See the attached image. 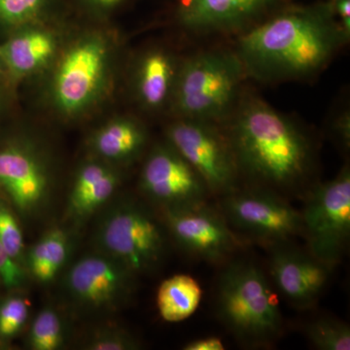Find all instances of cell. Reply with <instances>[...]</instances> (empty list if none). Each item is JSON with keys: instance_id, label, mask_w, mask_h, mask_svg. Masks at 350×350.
<instances>
[{"instance_id": "obj_25", "label": "cell", "mask_w": 350, "mask_h": 350, "mask_svg": "<svg viewBox=\"0 0 350 350\" xmlns=\"http://www.w3.org/2000/svg\"><path fill=\"white\" fill-rule=\"evenodd\" d=\"M50 4L51 0H0V22L22 27L36 24Z\"/></svg>"}, {"instance_id": "obj_10", "label": "cell", "mask_w": 350, "mask_h": 350, "mask_svg": "<svg viewBox=\"0 0 350 350\" xmlns=\"http://www.w3.org/2000/svg\"><path fill=\"white\" fill-rule=\"evenodd\" d=\"M135 273L105 253L85 255L70 267L64 287L71 304L86 313L118 310L131 300Z\"/></svg>"}, {"instance_id": "obj_1", "label": "cell", "mask_w": 350, "mask_h": 350, "mask_svg": "<svg viewBox=\"0 0 350 350\" xmlns=\"http://www.w3.org/2000/svg\"><path fill=\"white\" fill-rule=\"evenodd\" d=\"M239 34L246 76L268 83L315 75L349 42L328 1L287 4Z\"/></svg>"}, {"instance_id": "obj_28", "label": "cell", "mask_w": 350, "mask_h": 350, "mask_svg": "<svg viewBox=\"0 0 350 350\" xmlns=\"http://www.w3.org/2000/svg\"><path fill=\"white\" fill-rule=\"evenodd\" d=\"M25 278V269L6 254L0 243V282L9 289H19Z\"/></svg>"}, {"instance_id": "obj_32", "label": "cell", "mask_w": 350, "mask_h": 350, "mask_svg": "<svg viewBox=\"0 0 350 350\" xmlns=\"http://www.w3.org/2000/svg\"><path fill=\"white\" fill-rule=\"evenodd\" d=\"M82 1L96 12L105 14L117 10L126 3V0H82Z\"/></svg>"}, {"instance_id": "obj_21", "label": "cell", "mask_w": 350, "mask_h": 350, "mask_svg": "<svg viewBox=\"0 0 350 350\" xmlns=\"http://www.w3.org/2000/svg\"><path fill=\"white\" fill-rule=\"evenodd\" d=\"M202 295V288L192 276H170L161 283L157 293L161 317L170 323L189 319L199 308Z\"/></svg>"}, {"instance_id": "obj_24", "label": "cell", "mask_w": 350, "mask_h": 350, "mask_svg": "<svg viewBox=\"0 0 350 350\" xmlns=\"http://www.w3.org/2000/svg\"><path fill=\"white\" fill-rule=\"evenodd\" d=\"M0 243L13 261L25 269V243L17 215L5 200L0 198Z\"/></svg>"}, {"instance_id": "obj_31", "label": "cell", "mask_w": 350, "mask_h": 350, "mask_svg": "<svg viewBox=\"0 0 350 350\" xmlns=\"http://www.w3.org/2000/svg\"><path fill=\"white\" fill-rule=\"evenodd\" d=\"M184 350H224L222 340L217 337L199 338L189 342L183 347Z\"/></svg>"}, {"instance_id": "obj_9", "label": "cell", "mask_w": 350, "mask_h": 350, "mask_svg": "<svg viewBox=\"0 0 350 350\" xmlns=\"http://www.w3.org/2000/svg\"><path fill=\"white\" fill-rule=\"evenodd\" d=\"M221 208L226 220L262 243L276 246L303 234L300 211L271 189L237 188L223 196Z\"/></svg>"}, {"instance_id": "obj_23", "label": "cell", "mask_w": 350, "mask_h": 350, "mask_svg": "<svg viewBox=\"0 0 350 350\" xmlns=\"http://www.w3.org/2000/svg\"><path fill=\"white\" fill-rule=\"evenodd\" d=\"M306 336L317 349L349 350L350 328L347 323L332 317H319L310 322Z\"/></svg>"}, {"instance_id": "obj_5", "label": "cell", "mask_w": 350, "mask_h": 350, "mask_svg": "<svg viewBox=\"0 0 350 350\" xmlns=\"http://www.w3.org/2000/svg\"><path fill=\"white\" fill-rule=\"evenodd\" d=\"M94 238L100 252L137 275L154 271L167 248L163 226L148 209L131 200H120L108 209Z\"/></svg>"}, {"instance_id": "obj_19", "label": "cell", "mask_w": 350, "mask_h": 350, "mask_svg": "<svg viewBox=\"0 0 350 350\" xmlns=\"http://www.w3.org/2000/svg\"><path fill=\"white\" fill-rule=\"evenodd\" d=\"M147 131L137 120L123 117L101 126L90 139V148L98 160L126 163L135 160L147 144Z\"/></svg>"}, {"instance_id": "obj_8", "label": "cell", "mask_w": 350, "mask_h": 350, "mask_svg": "<svg viewBox=\"0 0 350 350\" xmlns=\"http://www.w3.org/2000/svg\"><path fill=\"white\" fill-rule=\"evenodd\" d=\"M301 214L308 252L335 267L350 236L349 167L313 189Z\"/></svg>"}, {"instance_id": "obj_13", "label": "cell", "mask_w": 350, "mask_h": 350, "mask_svg": "<svg viewBox=\"0 0 350 350\" xmlns=\"http://www.w3.org/2000/svg\"><path fill=\"white\" fill-rule=\"evenodd\" d=\"M139 186L162 208L195 206L211 194L198 172L169 144L158 145L147 157Z\"/></svg>"}, {"instance_id": "obj_11", "label": "cell", "mask_w": 350, "mask_h": 350, "mask_svg": "<svg viewBox=\"0 0 350 350\" xmlns=\"http://www.w3.org/2000/svg\"><path fill=\"white\" fill-rule=\"evenodd\" d=\"M0 189L17 213L33 216L50 199L53 176L47 159L29 142L0 148Z\"/></svg>"}, {"instance_id": "obj_7", "label": "cell", "mask_w": 350, "mask_h": 350, "mask_svg": "<svg viewBox=\"0 0 350 350\" xmlns=\"http://www.w3.org/2000/svg\"><path fill=\"white\" fill-rule=\"evenodd\" d=\"M167 139L198 172L211 194L224 196L238 188V163L219 124L176 118L167 126Z\"/></svg>"}, {"instance_id": "obj_16", "label": "cell", "mask_w": 350, "mask_h": 350, "mask_svg": "<svg viewBox=\"0 0 350 350\" xmlns=\"http://www.w3.org/2000/svg\"><path fill=\"white\" fill-rule=\"evenodd\" d=\"M181 62L167 50L154 48L138 59L135 92L138 103L149 111L170 105Z\"/></svg>"}, {"instance_id": "obj_2", "label": "cell", "mask_w": 350, "mask_h": 350, "mask_svg": "<svg viewBox=\"0 0 350 350\" xmlns=\"http://www.w3.org/2000/svg\"><path fill=\"white\" fill-rule=\"evenodd\" d=\"M224 123L239 174L276 190H294L308 180L314 161L312 140L259 96L241 93Z\"/></svg>"}, {"instance_id": "obj_3", "label": "cell", "mask_w": 350, "mask_h": 350, "mask_svg": "<svg viewBox=\"0 0 350 350\" xmlns=\"http://www.w3.org/2000/svg\"><path fill=\"white\" fill-rule=\"evenodd\" d=\"M245 76L234 50L197 53L181 61L170 107L176 118L220 125L236 107Z\"/></svg>"}, {"instance_id": "obj_6", "label": "cell", "mask_w": 350, "mask_h": 350, "mask_svg": "<svg viewBox=\"0 0 350 350\" xmlns=\"http://www.w3.org/2000/svg\"><path fill=\"white\" fill-rule=\"evenodd\" d=\"M110 59L109 44L98 34L83 36L69 46L51 84L53 103L61 114L78 116L93 107L107 86Z\"/></svg>"}, {"instance_id": "obj_14", "label": "cell", "mask_w": 350, "mask_h": 350, "mask_svg": "<svg viewBox=\"0 0 350 350\" xmlns=\"http://www.w3.org/2000/svg\"><path fill=\"white\" fill-rule=\"evenodd\" d=\"M288 0H180L177 23L197 34L241 33L278 9Z\"/></svg>"}, {"instance_id": "obj_29", "label": "cell", "mask_w": 350, "mask_h": 350, "mask_svg": "<svg viewBox=\"0 0 350 350\" xmlns=\"http://www.w3.org/2000/svg\"><path fill=\"white\" fill-rule=\"evenodd\" d=\"M332 135L336 138L338 144L349 150L350 145V113L345 108L335 115L331 124Z\"/></svg>"}, {"instance_id": "obj_22", "label": "cell", "mask_w": 350, "mask_h": 350, "mask_svg": "<svg viewBox=\"0 0 350 350\" xmlns=\"http://www.w3.org/2000/svg\"><path fill=\"white\" fill-rule=\"evenodd\" d=\"M66 338L68 329L63 315L47 306L34 317L27 334V345L33 350H57L66 344Z\"/></svg>"}, {"instance_id": "obj_33", "label": "cell", "mask_w": 350, "mask_h": 350, "mask_svg": "<svg viewBox=\"0 0 350 350\" xmlns=\"http://www.w3.org/2000/svg\"><path fill=\"white\" fill-rule=\"evenodd\" d=\"M0 64H1V62H0Z\"/></svg>"}, {"instance_id": "obj_20", "label": "cell", "mask_w": 350, "mask_h": 350, "mask_svg": "<svg viewBox=\"0 0 350 350\" xmlns=\"http://www.w3.org/2000/svg\"><path fill=\"white\" fill-rule=\"evenodd\" d=\"M69 246L66 230L50 228L25 252V269L41 284L52 282L68 261Z\"/></svg>"}, {"instance_id": "obj_30", "label": "cell", "mask_w": 350, "mask_h": 350, "mask_svg": "<svg viewBox=\"0 0 350 350\" xmlns=\"http://www.w3.org/2000/svg\"><path fill=\"white\" fill-rule=\"evenodd\" d=\"M345 38H350V0H328Z\"/></svg>"}, {"instance_id": "obj_12", "label": "cell", "mask_w": 350, "mask_h": 350, "mask_svg": "<svg viewBox=\"0 0 350 350\" xmlns=\"http://www.w3.org/2000/svg\"><path fill=\"white\" fill-rule=\"evenodd\" d=\"M163 221L182 250L208 262L227 259L243 246L223 213L206 202L195 206L162 208Z\"/></svg>"}, {"instance_id": "obj_4", "label": "cell", "mask_w": 350, "mask_h": 350, "mask_svg": "<svg viewBox=\"0 0 350 350\" xmlns=\"http://www.w3.org/2000/svg\"><path fill=\"white\" fill-rule=\"evenodd\" d=\"M217 308L221 319L244 344L268 345L282 333L275 295L252 262H234L225 268L219 278Z\"/></svg>"}, {"instance_id": "obj_18", "label": "cell", "mask_w": 350, "mask_h": 350, "mask_svg": "<svg viewBox=\"0 0 350 350\" xmlns=\"http://www.w3.org/2000/svg\"><path fill=\"white\" fill-rule=\"evenodd\" d=\"M33 25L23 27L19 33L0 45V62L16 79L38 72L57 52L55 34Z\"/></svg>"}, {"instance_id": "obj_15", "label": "cell", "mask_w": 350, "mask_h": 350, "mask_svg": "<svg viewBox=\"0 0 350 350\" xmlns=\"http://www.w3.org/2000/svg\"><path fill=\"white\" fill-rule=\"evenodd\" d=\"M269 262L271 278L278 291L298 308L313 305L323 292L334 267L310 252L275 246Z\"/></svg>"}, {"instance_id": "obj_27", "label": "cell", "mask_w": 350, "mask_h": 350, "mask_svg": "<svg viewBox=\"0 0 350 350\" xmlns=\"http://www.w3.org/2000/svg\"><path fill=\"white\" fill-rule=\"evenodd\" d=\"M90 350H135L140 349V342L133 334L117 325H101L92 330L85 340Z\"/></svg>"}, {"instance_id": "obj_26", "label": "cell", "mask_w": 350, "mask_h": 350, "mask_svg": "<svg viewBox=\"0 0 350 350\" xmlns=\"http://www.w3.org/2000/svg\"><path fill=\"white\" fill-rule=\"evenodd\" d=\"M29 315V300L22 295H9L0 301V340L7 342L20 334Z\"/></svg>"}, {"instance_id": "obj_17", "label": "cell", "mask_w": 350, "mask_h": 350, "mask_svg": "<svg viewBox=\"0 0 350 350\" xmlns=\"http://www.w3.org/2000/svg\"><path fill=\"white\" fill-rule=\"evenodd\" d=\"M120 184L121 174L111 163L98 159L83 163L69 192V217L76 221L87 219L111 199Z\"/></svg>"}]
</instances>
